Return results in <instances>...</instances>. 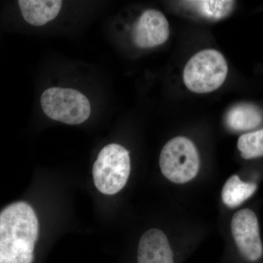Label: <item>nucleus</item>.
<instances>
[{
    "label": "nucleus",
    "mask_w": 263,
    "mask_h": 263,
    "mask_svg": "<svg viewBox=\"0 0 263 263\" xmlns=\"http://www.w3.org/2000/svg\"><path fill=\"white\" fill-rule=\"evenodd\" d=\"M39 223L27 202H15L0 212V263H32Z\"/></svg>",
    "instance_id": "f257e3e1"
},
{
    "label": "nucleus",
    "mask_w": 263,
    "mask_h": 263,
    "mask_svg": "<svg viewBox=\"0 0 263 263\" xmlns=\"http://www.w3.org/2000/svg\"><path fill=\"white\" fill-rule=\"evenodd\" d=\"M228 66L224 56L215 49L198 52L189 60L183 79L190 91L197 94L212 92L224 84Z\"/></svg>",
    "instance_id": "f03ea898"
},
{
    "label": "nucleus",
    "mask_w": 263,
    "mask_h": 263,
    "mask_svg": "<svg viewBox=\"0 0 263 263\" xmlns=\"http://www.w3.org/2000/svg\"><path fill=\"white\" fill-rule=\"evenodd\" d=\"M130 170L128 151L117 143L107 145L100 151L93 165L95 186L104 195H115L125 186Z\"/></svg>",
    "instance_id": "7ed1b4c3"
},
{
    "label": "nucleus",
    "mask_w": 263,
    "mask_h": 263,
    "mask_svg": "<svg viewBox=\"0 0 263 263\" xmlns=\"http://www.w3.org/2000/svg\"><path fill=\"white\" fill-rule=\"evenodd\" d=\"M44 114L52 120L77 125L82 124L91 115V105L87 98L72 89L51 87L41 98Z\"/></svg>",
    "instance_id": "20e7f679"
},
{
    "label": "nucleus",
    "mask_w": 263,
    "mask_h": 263,
    "mask_svg": "<svg viewBox=\"0 0 263 263\" xmlns=\"http://www.w3.org/2000/svg\"><path fill=\"white\" fill-rule=\"evenodd\" d=\"M160 166L164 177L175 183L193 180L200 169V157L195 144L185 137H176L161 152Z\"/></svg>",
    "instance_id": "39448f33"
},
{
    "label": "nucleus",
    "mask_w": 263,
    "mask_h": 263,
    "mask_svg": "<svg viewBox=\"0 0 263 263\" xmlns=\"http://www.w3.org/2000/svg\"><path fill=\"white\" fill-rule=\"evenodd\" d=\"M231 230L235 243L246 259L254 262L262 257L258 220L254 212L245 209L235 213L231 221Z\"/></svg>",
    "instance_id": "423d86ee"
},
{
    "label": "nucleus",
    "mask_w": 263,
    "mask_h": 263,
    "mask_svg": "<svg viewBox=\"0 0 263 263\" xmlns=\"http://www.w3.org/2000/svg\"><path fill=\"white\" fill-rule=\"evenodd\" d=\"M170 27L165 15L155 9L147 10L137 20L133 31L135 45L141 48L157 47L168 39Z\"/></svg>",
    "instance_id": "0eeeda50"
},
{
    "label": "nucleus",
    "mask_w": 263,
    "mask_h": 263,
    "mask_svg": "<svg viewBox=\"0 0 263 263\" xmlns=\"http://www.w3.org/2000/svg\"><path fill=\"white\" fill-rule=\"evenodd\" d=\"M138 263H174L167 236L161 230L151 229L140 239Z\"/></svg>",
    "instance_id": "6e6552de"
},
{
    "label": "nucleus",
    "mask_w": 263,
    "mask_h": 263,
    "mask_svg": "<svg viewBox=\"0 0 263 263\" xmlns=\"http://www.w3.org/2000/svg\"><path fill=\"white\" fill-rule=\"evenodd\" d=\"M18 3L24 20L36 27L53 20L62 6V1L60 0H19Z\"/></svg>",
    "instance_id": "1a4fd4ad"
},
{
    "label": "nucleus",
    "mask_w": 263,
    "mask_h": 263,
    "mask_svg": "<svg viewBox=\"0 0 263 263\" xmlns=\"http://www.w3.org/2000/svg\"><path fill=\"white\" fill-rule=\"evenodd\" d=\"M262 111L251 104H240L230 109L227 115V124L235 131L250 130L262 122Z\"/></svg>",
    "instance_id": "9d476101"
},
{
    "label": "nucleus",
    "mask_w": 263,
    "mask_h": 263,
    "mask_svg": "<svg viewBox=\"0 0 263 263\" xmlns=\"http://www.w3.org/2000/svg\"><path fill=\"white\" fill-rule=\"evenodd\" d=\"M257 187L256 183L245 182L237 175L232 176L224 183L222 189L221 197L223 202L227 206L231 209L238 207L255 193Z\"/></svg>",
    "instance_id": "9b49d317"
},
{
    "label": "nucleus",
    "mask_w": 263,
    "mask_h": 263,
    "mask_svg": "<svg viewBox=\"0 0 263 263\" xmlns=\"http://www.w3.org/2000/svg\"><path fill=\"white\" fill-rule=\"evenodd\" d=\"M189 5L197 10L200 14L205 18L219 20L226 18L231 13L234 8V1H213V0H203V1H188Z\"/></svg>",
    "instance_id": "f8f14e48"
},
{
    "label": "nucleus",
    "mask_w": 263,
    "mask_h": 263,
    "mask_svg": "<svg viewBox=\"0 0 263 263\" xmlns=\"http://www.w3.org/2000/svg\"><path fill=\"white\" fill-rule=\"evenodd\" d=\"M238 148L241 157L246 160L263 156V129L249 133L240 137Z\"/></svg>",
    "instance_id": "ddd939ff"
}]
</instances>
